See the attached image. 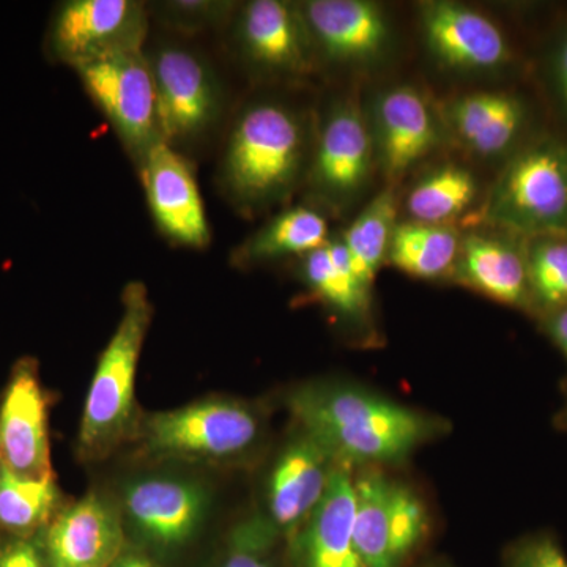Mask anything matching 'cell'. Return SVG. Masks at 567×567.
<instances>
[{"label": "cell", "instance_id": "6da1fadb", "mask_svg": "<svg viewBox=\"0 0 567 567\" xmlns=\"http://www.w3.org/2000/svg\"><path fill=\"white\" fill-rule=\"evenodd\" d=\"M290 409L339 464L399 462L435 434L439 423L382 395L353 386H311Z\"/></svg>", "mask_w": 567, "mask_h": 567}, {"label": "cell", "instance_id": "7a4b0ae2", "mask_svg": "<svg viewBox=\"0 0 567 567\" xmlns=\"http://www.w3.org/2000/svg\"><path fill=\"white\" fill-rule=\"evenodd\" d=\"M311 152L308 125L297 111L276 102L251 104L227 141L224 189L245 208L281 203L308 173Z\"/></svg>", "mask_w": 567, "mask_h": 567}, {"label": "cell", "instance_id": "3957f363", "mask_svg": "<svg viewBox=\"0 0 567 567\" xmlns=\"http://www.w3.org/2000/svg\"><path fill=\"white\" fill-rule=\"evenodd\" d=\"M122 303L121 320L100 357L82 412L80 450L85 457L110 453L132 425L137 365L153 308L140 281L126 284Z\"/></svg>", "mask_w": 567, "mask_h": 567}, {"label": "cell", "instance_id": "277c9868", "mask_svg": "<svg viewBox=\"0 0 567 567\" xmlns=\"http://www.w3.org/2000/svg\"><path fill=\"white\" fill-rule=\"evenodd\" d=\"M491 229L518 238L567 235V141L546 136L514 153L481 213Z\"/></svg>", "mask_w": 567, "mask_h": 567}, {"label": "cell", "instance_id": "5b68a950", "mask_svg": "<svg viewBox=\"0 0 567 567\" xmlns=\"http://www.w3.org/2000/svg\"><path fill=\"white\" fill-rule=\"evenodd\" d=\"M73 70L125 151L140 166L148 152L163 142L147 54L144 50L112 52Z\"/></svg>", "mask_w": 567, "mask_h": 567}, {"label": "cell", "instance_id": "8992f818", "mask_svg": "<svg viewBox=\"0 0 567 567\" xmlns=\"http://www.w3.org/2000/svg\"><path fill=\"white\" fill-rule=\"evenodd\" d=\"M354 546L364 567H402L427 533V509L420 496L383 473L354 480Z\"/></svg>", "mask_w": 567, "mask_h": 567}, {"label": "cell", "instance_id": "52a82bcc", "mask_svg": "<svg viewBox=\"0 0 567 567\" xmlns=\"http://www.w3.org/2000/svg\"><path fill=\"white\" fill-rule=\"evenodd\" d=\"M259 435L248 405L210 399L156 413L145 423V446L153 454L181 458H229L245 453Z\"/></svg>", "mask_w": 567, "mask_h": 567}, {"label": "cell", "instance_id": "ba28073f", "mask_svg": "<svg viewBox=\"0 0 567 567\" xmlns=\"http://www.w3.org/2000/svg\"><path fill=\"white\" fill-rule=\"evenodd\" d=\"M155 81L159 133L171 147L199 140L221 112V87L212 66L182 44H162L147 54Z\"/></svg>", "mask_w": 567, "mask_h": 567}, {"label": "cell", "instance_id": "9c48e42d", "mask_svg": "<svg viewBox=\"0 0 567 567\" xmlns=\"http://www.w3.org/2000/svg\"><path fill=\"white\" fill-rule=\"evenodd\" d=\"M147 32V7L137 0H69L52 14L48 55L74 69L112 52L144 50Z\"/></svg>", "mask_w": 567, "mask_h": 567}, {"label": "cell", "instance_id": "30bf717a", "mask_svg": "<svg viewBox=\"0 0 567 567\" xmlns=\"http://www.w3.org/2000/svg\"><path fill=\"white\" fill-rule=\"evenodd\" d=\"M375 166L368 115L353 99L334 103L312 147L309 188L323 203L342 207L364 192Z\"/></svg>", "mask_w": 567, "mask_h": 567}, {"label": "cell", "instance_id": "8fae6325", "mask_svg": "<svg viewBox=\"0 0 567 567\" xmlns=\"http://www.w3.org/2000/svg\"><path fill=\"white\" fill-rule=\"evenodd\" d=\"M368 118L375 163L390 186L442 147L447 136L439 112L412 85H394L377 93Z\"/></svg>", "mask_w": 567, "mask_h": 567}, {"label": "cell", "instance_id": "7c38bea8", "mask_svg": "<svg viewBox=\"0 0 567 567\" xmlns=\"http://www.w3.org/2000/svg\"><path fill=\"white\" fill-rule=\"evenodd\" d=\"M153 221L175 245L205 248L210 244V227L196 175L188 159L159 142L137 166Z\"/></svg>", "mask_w": 567, "mask_h": 567}, {"label": "cell", "instance_id": "4fadbf2b", "mask_svg": "<svg viewBox=\"0 0 567 567\" xmlns=\"http://www.w3.org/2000/svg\"><path fill=\"white\" fill-rule=\"evenodd\" d=\"M0 465L29 480L52 477L48 401L29 358L14 365L0 404Z\"/></svg>", "mask_w": 567, "mask_h": 567}, {"label": "cell", "instance_id": "5bb4252c", "mask_svg": "<svg viewBox=\"0 0 567 567\" xmlns=\"http://www.w3.org/2000/svg\"><path fill=\"white\" fill-rule=\"evenodd\" d=\"M238 47L257 69L279 76L301 78L316 69V48L300 3L252 0L241 9Z\"/></svg>", "mask_w": 567, "mask_h": 567}, {"label": "cell", "instance_id": "9a60e30c", "mask_svg": "<svg viewBox=\"0 0 567 567\" xmlns=\"http://www.w3.org/2000/svg\"><path fill=\"white\" fill-rule=\"evenodd\" d=\"M421 29L429 52L446 69L492 71L513 59L509 41L491 18L464 3L425 2Z\"/></svg>", "mask_w": 567, "mask_h": 567}, {"label": "cell", "instance_id": "2e32d148", "mask_svg": "<svg viewBox=\"0 0 567 567\" xmlns=\"http://www.w3.org/2000/svg\"><path fill=\"white\" fill-rule=\"evenodd\" d=\"M316 54L339 65H371L385 55L391 25L382 7L368 0L300 3Z\"/></svg>", "mask_w": 567, "mask_h": 567}, {"label": "cell", "instance_id": "e0dca14e", "mask_svg": "<svg viewBox=\"0 0 567 567\" xmlns=\"http://www.w3.org/2000/svg\"><path fill=\"white\" fill-rule=\"evenodd\" d=\"M454 278L498 303L528 308L529 292L524 238L502 230L462 234Z\"/></svg>", "mask_w": 567, "mask_h": 567}, {"label": "cell", "instance_id": "ac0fdd59", "mask_svg": "<svg viewBox=\"0 0 567 567\" xmlns=\"http://www.w3.org/2000/svg\"><path fill=\"white\" fill-rule=\"evenodd\" d=\"M338 462L309 435L295 440L274 466L268 483V509L276 529L297 535L322 502Z\"/></svg>", "mask_w": 567, "mask_h": 567}, {"label": "cell", "instance_id": "d6986e66", "mask_svg": "<svg viewBox=\"0 0 567 567\" xmlns=\"http://www.w3.org/2000/svg\"><path fill=\"white\" fill-rule=\"evenodd\" d=\"M121 547L117 514L95 495L66 507L44 535L48 567H112Z\"/></svg>", "mask_w": 567, "mask_h": 567}, {"label": "cell", "instance_id": "ffe728a7", "mask_svg": "<svg viewBox=\"0 0 567 567\" xmlns=\"http://www.w3.org/2000/svg\"><path fill=\"white\" fill-rule=\"evenodd\" d=\"M354 507L352 472L338 462L322 502L295 536L300 567H364L354 546Z\"/></svg>", "mask_w": 567, "mask_h": 567}, {"label": "cell", "instance_id": "44dd1931", "mask_svg": "<svg viewBox=\"0 0 567 567\" xmlns=\"http://www.w3.org/2000/svg\"><path fill=\"white\" fill-rule=\"evenodd\" d=\"M443 122L466 151L492 158L513 147L527 122V110L513 93H465L446 104Z\"/></svg>", "mask_w": 567, "mask_h": 567}, {"label": "cell", "instance_id": "7402d4cb", "mask_svg": "<svg viewBox=\"0 0 567 567\" xmlns=\"http://www.w3.org/2000/svg\"><path fill=\"white\" fill-rule=\"evenodd\" d=\"M126 513L134 527L155 543H183L205 511L203 488L173 477H145L126 488Z\"/></svg>", "mask_w": 567, "mask_h": 567}, {"label": "cell", "instance_id": "603a6c76", "mask_svg": "<svg viewBox=\"0 0 567 567\" xmlns=\"http://www.w3.org/2000/svg\"><path fill=\"white\" fill-rule=\"evenodd\" d=\"M300 275L316 300L339 316L363 320L371 311V289L354 274L341 237L300 257Z\"/></svg>", "mask_w": 567, "mask_h": 567}, {"label": "cell", "instance_id": "cb8c5ba5", "mask_svg": "<svg viewBox=\"0 0 567 567\" xmlns=\"http://www.w3.org/2000/svg\"><path fill=\"white\" fill-rule=\"evenodd\" d=\"M327 216L315 207L287 208L249 235L238 246L235 259L241 264L268 262L282 257H303L330 240Z\"/></svg>", "mask_w": 567, "mask_h": 567}, {"label": "cell", "instance_id": "d4e9b609", "mask_svg": "<svg viewBox=\"0 0 567 567\" xmlns=\"http://www.w3.org/2000/svg\"><path fill=\"white\" fill-rule=\"evenodd\" d=\"M462 234L454 226L398 223L388 249L386 264L420 279L453 275Z\"/></svg>", "mask_w": 567, "mask_h": 567}, {"label": "cell", "instance_id": "484cf974", "mask_svg": "<svg viewBox=\"0 0 567 567\" xmlns=\"http://www.w3.org/2000/svg\"><path fill=\"white\" fill-rule=\"evenodd\" d=\"M477 196L472 171L458 164H443L412 186L405 199L409 221L453 226Z\"/></svg>", "mask_w": 567, "mask_h": 567}, {"label": "cell", "instance_id": "4316f807", "mask_svg": "<svg viewBox=\"0 0 567 567\" xmlns=\"http://www.w3.org/2000/svg\"><path fill=\"white\" fill-rule=\"evenodd\" d=\"M398 197L393 186L377 194L353 223L339 235L349 254L354 274L364 286L371 289L383 264H386L388 249L394 227L398 226Z\"/></svg>", "mask_w": 567, "mask_h": 567}, {"label": "cell", "instance_id": "83f0119b", "mask_svg": "<svg viewBox=\"0 0 567 567\" xmlns=\"http://www.w3.org/2000/svg\"><path fill=\"white\" fill-rule=\"evenodd\" d=\"M59 502L54 480H29L0 465V527L29 535L50 522Z\"/></svg>", "mask_w": 567, "mask_h": 567}, {"label": "cell", "instance_id": "f1b7e54d", "mask_svg": "<svg viewBox=\"0 0 567 567\" xmlns=\"http://www.w3.org/2000/svg\"><path fill=\"white\" fill-rule=\"evenodd\" d=\"M533 303L554 312L567 306V235L524 238Z\"/></svg>", "mask_w": 567, "mask_h": 567}, {"label": "cell", "instance_id": "f546056e", "mask_svg": "<svg viewBox=\"0 0 567 567\" xmlns=\"http://www.w3.org/2000/svg\"><path fill=\"white\" fill-rule=\"evenodd\" d=\"M234 2L224 0H166L153 3L159 20L178 31H204L229 17Z\"/></svg>", "mask_w": 567, "mask_h": 567}, {"label": "cell", "instance_id": "4dcf8cb0", "mask_svg": "<svg viewBox=\"0 0 567 567\" xmlns=\"http://www.w3.org/2000/svg\"><path fill=\"white\" fill-rule=\"evenodd\" d=\"M276 528L270 520L254 517L237 528L223 567H271L268 550Z\"/></svg>", "mask_w": 567, "mask_h": 567}, {"label": "cell", "instance_id": "1f68e13d", "mask_svg": "<svg viewBox=\"0 0 567 567\" xmlns=\"http://www.w3.org/2000/svg\"><path fill=\"white\" fill-rule=\"evenodd\" d=\"M509 567H567V557L557 540L536 536L514 548Z\"/></svg>", "mask_w": 567, "mask_h": 567}, {"label": "cell", "instance_id": "d6a6232c", "mask_svg": "<svg viewBox=\"0 0 567 567\" xmlns=\"http://www.w3.org/2000/svg\"><path fill=\"white\" fill-rule=\"evenodd\" d=\"M0 567H48L39 548L29 540L20 539L0 550Z\"/></svg>", "mask_w": 567, "mask_h": 567}, {"label": "cell", "instance_id": "836d02e7", "mask_svg": "<svg viewBox=\"0 0 567 567\" xmlns=\"http://www.w3.org/2000/svg\"><path fill=\"white\" fill-rule=\"evenodd\" d=\"M547 333L567 358V306L550 312L546 320Z\"/></svg>", "mask_w": 567, "mask_h": 567}, {"label": "cell", "instance_id": "e575fe53", "mask_svg": "<svg viewBox=\"0 0 567 567\" xmlns=\"http://www.w3.org/2000/svg\"><path fill=\"white\" fill-rule=\"evenodd\" d=\"M555 70H557L559 92H561L567 106V32L558 44L557 55H555Z\"/></svg>", "mask_w": 567, "mask_h": 567}, {"label": "cell", "instance_id": "d590c367", "mask_svg": "<svg viewBox=\"0 0 567 567\" xmlns=\"http://www.w3.org/2000/svg\"><path fill=\"white\" fill-rule=\"evenodd\" d=\"M114 567H153V565H151L148 561H145L144 558L126 557L122 558L121 561L115 563Z\"/></svg>", "mask_w": 567, "mask_h": 567}, {"label": "cell", "instance_id": "8d00e7d4", "mask_svg": "<svg viewBox=\"0 0 567 567\" xmlns=\"http://www.w3.org/2000/svg\"><path fill=\"white\" fill-rule=\"evenodd\" d=\"M431 567H440V566H431Z\"/></svg>", "mask_w": 567, "mask_h": 567}]
</instances>
